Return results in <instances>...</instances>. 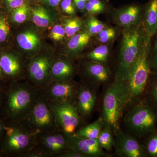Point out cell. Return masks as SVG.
Returning a JSON list of instances; mask_svg holds the SVG:
<instances>
[{"label": "cell", "mask_w": 157, "mask_h": 157, "mask_svg": "<svg viewBox=\"0 0 157 157\" xmlns=\"http://www.w3.org/2000/svg\"><path fill=\"white\" fill-rule=\"evenodd\" d=\"M147 150L151 155L157 156V135H154L150 138L147 145Z\"/></svg>", "instance_id": "obj_32"}, {"label": "cell", "mask_w": 157, "mask_h": 157, "mask_svg": "<svg viewBox=\"0 0 157 157\" xmlns=\"http://www.w3.org/2000/svg\"><path fill=\"white\" fill-rule=\"evenodd\" d=\"M142 25L145 41L150 45L152 38L157 33V0H150L147 4Z\"/></svg>", "instance_id": "obj_16"}, {"label": "cell", "mask_w": 157, "mask_h": 157, "mask_svg": "<svg viewBox=\"0 0 157 157\" xmlns=\"http://www.w3.org/2000/svg\"><path fill=\"white\" fill-rule=\"evenodd\" d=\"M20 124L35 134L60 131L50 102L42 91L33 109Z\"/></svg>", "instance_id": "obj_5"}, {"label": "cell", "mask_w": 157, "mask_h": 157, "mask_svg": "<svg viewBox=\"0 0 157 157\" xmlns=\"http://www.w3.org/2000/svg\"><path fill=\"white\" fill-rule=\"evenodd\" d=\"M109 49L106 45H101L91 52L87 57L94 61L103 63L107 61Z\"/></svg>", "instance_id": "obj_26"}, {"label": "cell", "mask_w": 157, "mask_h": 157, "mask_svg": "<svg viewBox=\"0 0 157 157\" xmlns=\"http://www.w3.org/2000/svg\"><path fill=\"white\" fill-rule=\"evenodd\" d=\"M0 157H2V154H1V151H0Z\"/></svg>", "instance_id": "obj_46"}, {"label": "cell", "mask_w": 157, "mask_h": 157, "mask_svg": "<svg viewBox=\"0 0 157 157\" xmlns=\"http://www.w3.org/2000/svg\"><path fill=\"white\" fill-rule=\"evenodd\" d=\"M150 45L144 39L137 58L129 69L126 82L131 100L141 94L147 83L150 72Z\"/></svg>", "instance_id": "obj_6"}, {"label": "cell", "mask_w": 157, "mask_h": 157, "mask_svg": "<svg viewBox=\"0 0 157 157\" xmlns=\"http://www.w3.org/2000/svg\"><path fill=\"white\" fill-rule=\"evenodd\" d=\"M35 137L21 124L6 121L0 144L2 157H23L34 146Z\"/></svg>", "instance_id": "obj_3"}, {"label": "cell", "mask_w": 157, "mask_h": 157, "mask_svg": "<svg viewBox=\"0 0 157 157\" xmlns=\"http://www.w3.org/2000/svg\"><path fill=\"white\" fill-rule=\"evenodd\" d=\"M61 157H85L78 152L69 148L63 154Z\"/></svg>", "instance_id": "obj_37"}, {"label": "cell", "mask_w": 157, "mask_h": 157, "mask_svg": "<svg viewBox=\"0 0 157 157\" xmlns=\"http://www.w3.org/2000/svg\"><path fill=\"white\" fill-rule=\"evenodd\" d=\"M10 32L11 27L8 17L5 14H0V44L8 41Z\"/></svg>", "instance_id": "obj_27"}, {"label": "cell", "mask_w": 157, "mask_h": 157, "mask_svg": "<svg viewBox=\"0 0 157 157\" xmlns=\"http://www.w3.org/2000/svg\"><path fill=\"white\" fill-rule=\"evenodd\" d=\"M0 63L3 81L14 82L21 78L23 66L21 59L15 52L0 51Z\"/></svg>", "instance_id": "obj_12"}, {"label": "cell", "mask_w": 157, "mask_h": 157, "mask_svg": "<svg viewBox=\"0 0 157 157\" xmlns=\"http://www.w3.org/2000/svg\"><path fill=\"white\" fill-rule=\"evenodd\" d=\"M69 147L85 157H101L106 156L97 139L77 137L75 135H66Z\"/></svg>", "instance_id": "obj_14"}, {"label": "cell", "mask_w": 157, "mask_h": 157, "mask_svg": "<svg viewBox=\"0 0 157 157\" xmlns=\"http://www.w3.org/2000/svg\"><path fill=\"white\" fill-rule=\"evenodd\" d=\"M113 147L119 157H140L143 155L142 147L137 139L124 132L120 128L114 132Z\"/></svg>", "instance_id": "obj_13"}, {"label": "cell", "mask_w": 157, "mask_h": 157, "mask_svg": "<svg viewBox=\"0 0 157 157\" xmlns=\"http://www.w3.org/2000/svg\"><path fill=\"white\" fill-rule=\"evenodd\" d=\"M6 121L5 119L0 118V144L2 139L3 134L5 130V126L6 125Z\"/></svg>", "instance_id": "obj_39"}, {"label": "cell", "mask_w": 157, "mask_h": 157, "mask_svg": "<svg viewBox=\"0 0 157 157\" xmlns=\"http://www.w3.org/2000/svg\"><path fill=\"white\" fill-rule=\"evenodd\" d=\"M104 122L103 118H99L95 121L80 128L74 135L81 138L97 139L104 126Z\"/></svg>", "instance_id": "obj_20"}, {"label": "cell", "mask_w": 157, "mask_h": 157, "mask_svg": "<svg viewBox=\"0 0 157 157\" xmlns=\"http://www.w3.org/2000/svg\"><path fill=\"white\" fill-rule=\"evenodd\" d=\"M61 7L63 11L67 14H72L75 13V9L72 0H63Z\"/></svg>", "instance_id": "obj_35"}, {"label": "cell", "mask_w": 157, "mask_h": 157, "mask_svg": "<svg viewBox=\"0 0 157 157\" xmlns=\"http://www.w3.org/2000/svg\"><path fill=\"white\" fill-rule=\"evenodd\" d=\"M52 60L48 56L36 57L31 61L27 68V75L30 82L40 90L48 86L53 80L52 77Z\"/></svg>", "instance_id": "obj_11"}, {"label": "cell", "mask_w": 157, "mask_h": 157, "mask_svg": "<svg viewBox=\"0 0 157 157\" xmlns=\"http://www.w3.org/2000/svg\"><path fill=\"white\" fill-rule=\"evenodd\" d=\"M86 72L90 78L98 82H106L109 77L108 69L99 62L89 63L86 68Z\"/></svg>", "instance_id": "obj_19"}, {"label": "cell", "mask_w": 157, "mask_h": 157, "mask_svg": "<svg viewBox=\"0 0 157 157\" xmlns=\"http://www.w3.org/2000/svg\"><path fill=\"white\" fill-rule=\"evenodd\" d=\"M65 34L64 28L61 25H57L53 27L51 31L49 36L54 40L59 41L64 38Z\"/></svg>", "instance_id": "obj_31"}, {"label": "cell", "mask_w": 157, "mask_h": 157, "mask_svg": "<svg viewBox=\"0 0 157 157\" xmlns=\"http://www.w3.org/2000/svg\"><path fill=\"white\" fill-rule=\"evenodd\" d=\"M4 2L6 9L9 11L21 7L24 4V0H4Z\"/></svg>", "instance_id": "obj_34"}, {"label": "cell", "mask_w": 157, "mask_h": 157, "mask_svg": "<svg viewBox=\"0 0 157 157\" xmlns=\"http://www.w3.org/2000/svg\"><path fill=\"white\" fill-rule=\"evenodd\" d=\"M33 21L37 26L46 27L51 22V17L48 11L42 7L34 8L32 10Z\"/></svg>", "instance_id": "obj_23"}, {"label": "cell", "mask_w": 157, "mask_h": 157, "mask_svg": "<svg viewBox=\"0 0 157 157\" xmlns=\"http://www.w3.org/2000/svg\"><path fill=\"white\" fill-rule=\"evenodd\" d=\"M5 90L6 88L3 87L0 83V113H2V108L5 98Z\"/></svg>", "instance_id": "obj_38"}, {"label": "cell", "mask_w": 157, "mask_h": 157, "mask_svg": "<svg viewBox=\"0 0 157 157\" xmlns=\"http://www.w3.org/2000/svg\"><path fill=\"white\" fill-rule=\"evenodd\" d=\"M96 101L97 98L92 90L86 86H78L75 106L82 118L90 115Z\"/></svg>", "instance_id": "obj_15"}, {"label": "cell", "mask_w": 157, "mask_h": 157, "mask_svg": "<svg viewBox=\"0 0 157 157\" xmlns=\"http://www.w3.org/2000/svg\"><path fill=\"white\" fill-rule=\"evenodd\" d=\"M153 55L154 62L157 70V37L154 46Z\"/></svg>", "instance_id": "obj_42"}, {"label": "cell", "mask_w": 157, "mask_h": 157, "mask_svg": "<svg viewBox=\"0 0 157 157\" xmlns=\"http://www.w3.org/2000/svg\"><path fill=\"white\" fill-rule=\"evenodd\" d=\"M51 73L53 80H70L74 74V66L67 60H57L52 63Z\"/></svg>", "instance_id": "obj_17"}, {"label": "cell", "mask_w": 157, "mask_h": 157, "mask_svg": "<svg viewBox=\"0 0 157 157\" xmlns=\"http://www.w3.org/2000/svg\"><path fill=\"white\" fill-rule=\"evenodd\" d=\"M130 101L126 82L115 80L104 95L103 105V119L113 132L120 128L119 121Z\"/></svg>", "instance_id": "obj_2"}, {"label": "cell", "mask_w": 157, "mask_h": 157, "mask_svg": "<svg viewBox=\"0 0 157 157\" xmlns=\"http://www.w3.org/2000/svg\"><path fill=\"white\" fill-rule=\"evenodd\" d=\"M116 36L115 30L113 28L104 29L98 34V39L100 42L106 43L113 39Z\"/></svg>", "instance_id": "obj_30"}, {"label": "cell", "mask_w": 157, "mask_h": 157, "mask_svg": "<svg viewBox=\"0 0 157 157\" xmlns=\"http://www.w3.org/2000/svg\"><path fill=\"white\" fill-rule=\"evenodd\" d=\"M81 22L78 18L66 19L65 21V33L68 37H72L81 28Z\"/></svg>", "instance_id": "obj_28"}, {"label": "cell", "mask_w": 157, "mask_h": 157, "mask_svg": "<svg viewBox=\"0 0 157 157\" xmlns=\"http://www.w3.org/2000/svg\"><path fill=\"white\" fill-rule=\"evenodd\" d=\"M74 2L78 9L82 10L85 9L86 3L85 0H74Z\"/></svg>", "instance_id": "obj_40"}, {"label": "cell", "mask_w": 157, "mask_h": 157, "mask_svg": "<svg viewBox=\"0 0 157 157\" xmlns=\"http://www.w3.org/2000/svg\"><path fill=\"white\" fill-rule=\"evenodd\" d=\"M112 131L110 127L104 122V126L97 138L99 145L102 149L110 151L113 147L114 138L113 137Z\"/></svg>", "instance_id": "obj_22"}, {"label": "cell", "mask_w": 157, "mask_h": 157, "mask_svg": "<svg viewBox=\"0 0 157 157\" xmlns=\"http://www.w3.org/2000/svg\"><path fill=\"white\" fill-rule=\"evenodd\" d=\"M78 88L71 80H53L42 93L50 102L75 105Z\"/></svg>", "instance_id": "obj_10"}, {"label": "cell", "mask_w": 157, "mask_h": 157, "mask_svg": "<svg viewBox=\"0 0 157 157\" xmlns=\"http://www.w3.org/2000/svg\"><path fill=\"white\" fill-rule=\"evenodd\" d=\"M156 117L151 109L145 105L137 104L128 111L124 117L127 128L133 134L140 135L152 128Z\"/></svg>", "instance_id": "obj_7"}, {"label": "cell", "mask_w": 157, "mask_h": 157, "mask_svg": "<svg viewBox=\"0 0 157 157\" xmlns=\"http://www.w3.org/2000/svg\"><path fill=\"white\" fill-rule=\"evenodd\" d=\"M50 103L60 131L66 135L75 134L78 131L82 119L75 105L70 103Z\"/></svg>", "instance_id": "obj_8"}, {"label": "cell", "mask_w": 157, "mask_h": 157, "mask_svg": "<svg viewBox=\"0 0 157 157\" xmlns=\"http://www.w3.org/2000/svg\"><path fill=\"white\" fill-rule=\"evenodd\" d=\"M88 2L91 3L94 6H97L98 8H101V9L104 10V5H103V3L101 2V1H100V0H88Z\"/></svg>", "instance_id": "obj_41"}, {"label": "cell", "mask_w": 157, "mask_h": 157, "mask_svg": "<svg viewBox=\"0 0 157 157\" xmlns=\"http://www.w3.org/2000/svg\"><path fill=\"white\" fill-rule=\"evenodd\" d=\"M17 45L25 50H33L38 47L40 40L36 33L28 31L18 34L16 37Z\"/></svg>", "instance_id": "obj_21"}, {"label": "cell", "mask_w": 157, "mask_h": 157, "mask_svg": "<svg viewBox=\"0 0 157 157\" xmlns=\"http://www.w3.org/2000/svg\"><path fill=\"white\" fill-rule=\"evenodd\" d=\"M85 9H86L89 12L92 14H98L103 11V9L94 6L88 2L86 4Z\"/></svg>", "instance_id": "obj_36"}, {"label": "cell", "mask_w": 157, "mask_h": 157, "mask_svg": "<svg viewBox=\"0 0 157 157\" xmlns=\"http://www.w3.org/2000/svg\"><path fill=\"white\" fill-rule=\"evenodd\" d=\"M0 81H3L2 75V69H1V63H0Z\"/></svg>", "instance_id": "obj_45"}, {"label": "cell", "mask_w": 157, "mask_h": 157, "mask_svg": "<svg viewBox=\"0 0 157 157\" xmlns=\"http://www.w3.org/2000/svg\"><path fill=\"white\" fill-rule=\"evenodd\" d=\"M42 91L29 82H10L5 90L2 108L6 121L21 123L33 109Z\"/></svg>", "instance_id": "obj_1"}, {"label": "cell", "mask_w": 157, "mask_h": 157, "mask_svg": "<svg viewBox=\"0 0 157 157\" xmlns=\"http://www.w3.org/2000/svg\"><path fill=\"white\" fill-rule=\"evenodd\" d=\"M90 37V34L89 33L74 35L68 42V48L73 52L81 50L88 44Z\"/></svg>", "instance_id": "obj_24"}, {"label": "cell", "mask_w": 157, "mask_h": 157, "mask_svg": "<svg viewBox=\"0 0 157 157\" xmlns=\"http://www.w3.org/2000/svg\"><path fill=\"white\" fill-rule=\"evenodd\" d=\"M23 157H48V156L39 147L34 146Z\"/></svg>", "instance_id": "obj_33"}, {"label": "cell", "mask_w": 157, "mask_h": 157, "mask_svg": "<svg viewBox=\"0 0 157 157\" xmlns=\"http://www.w3.org/2000/svg\"><path fill=\"white\" fill-rule=\"evenodd\" d=\"M153 94L155 99L157 101V84L154 87L153 90Z\"/></svg>", "instance_id": "obj_44"}, {"label": "cell", "mask_w": 157, "mask_h": 157, "mask_svg": "<svg viewBox=\"0 0 157 157\" xmlns=\"http://www.w3.org/2000/svg\"><path fill=\"white\" fill-rule=\"evenodd\" d=\"M105 25L94 17H90L87 23L88 33L90 35H98L104 29Z\"/></svg>", "instance_id": "obj_29"}, {"label": "cell", "mask_w": 157, "mask_h": 157, "mask_svg": "<svg viewBox=\"0 0 157 157\" xmlns=\"http://www.w3.org/2000/svg\"><path fill=\"white\" fill-rule=\"evenodd\" d=\"M28 6L24 4L22 6L13 9L10 11V16L8 17L11 22L20 24L24 22L27 17Z\"/></svg>", "instance_id": "obj_25"}, {"label": "cell", "mask_w": 157, "mask_h": 157, "mask_svg": "<svg viewBox=\"0 0 157 157\" xmlns=\"http://www.w3.org/2000/svg\"><path fill=\"white\" fill-rule=\"evenodd\" d=\"M144 39L143 25L139 24L124 30L116 80L126 82L129 69L137 58Z\"/></svg>", "instance_id": "obj_4"}, {"label": "cell", "mask_w": 157, "mask_h": 157, "mask_svg": "<svg viewBox=\"0 0 157 157\" xmlns=\"http://www.w3.org/2000/svg\"><path fill=\"white\" fill-rule=\"evenodd\" d=\"M61 1L63 0H48V2L51 6L54 7L57 6Z\"/></svg>", "instance_id": "obj_43"}, {"label": "cell", "mask_w": 157, "mask_h": 157, "mask_svg": "<svg viewBox=\"0 0 157 157\" xmlns=\"http://www.w3.org/2000/svg\"><path fill=\"white\" fill-rule=\"evenodd\" d=\"M140 8L137 6H131L124 9L118 14L119 23L126 28L130 27L137 24L140 17Z\"/></svg>", "instance_id": "obj_18"}, {"label": "cell", "mask_w": 157, "mask_h": 157, "mask_svg": "<svg viewBox=\"0 0 157 157\" xmlns=\"http://www.w3.org/2000/svg\"><path fill=\"white\" fill-rule=\"evenodd\" d=\"M34 146L42 150L48 157H61L70 148L65 134L61 131L35 134Z\"/></svg>", "instance_id": "obj_9"}]
</instances>
